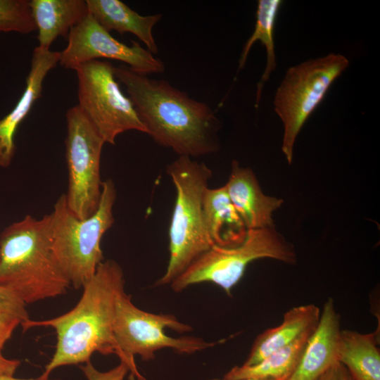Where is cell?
<instances>
[{"label": "cell", "instance_id": "cell-8", "mask_svg": "<svg viewBox=\"0 0 380 380\" xmlns=\"http://www.w3.org/2000/svg\"><path fill=\"white\" fill-rule=\"evenodd\" d=\"M348 65L344 56L330 53L292 66L286 71L277 89L274 106L284 125L281 150L289 164L301 128Z\"/></svg>", "mask_w": 380, "mask_h": 380}, {"label": "cell", "instance_id": "cell-2", "mask_svg": "<svg viewBox=\"0 0 380 380\" xmlns=\"http://www.w3.org/2000/svg\"><path fill=\"white\" fill-rule=\"evenodd\" d=\"M82 289L80 300L68 312L49 319H30L22 327L24 331L35 327L55 330L56 349L43 378L58 367L89 362L94 353L116 355L127 364L113 331L117 300L125 291L122 267L113 260H103Z\"/></svg>", "mask_w": 380, "mask_h": 380}, {"label": "cell", "instance_id": "cell-1", "mask_svg": "<svg viewBox=\"0 0 380 380\" xmlns=\"http://www.w3.org/2000/svg\"><path fill=\"white\" fill-rule=\"evenodd\" d=\"M114 72L156 143L189 158L219 150L220 121L208 104L167 81L149 78L125 65L115 67Z\"/></svg>", "mask_w": 380, "mask_h": 380}, {"label": "cell", "instance_id": "cell-4", "mask_svg": "<svg viewBox=\"0 0 380 380\" xmlns=\"http://www.w3.org/2000/svg\"><path fill=\"white\" fill-rule=\"evenodd\" d=\"M117 192L111 179L103 181L99 207L80 219L68 208L62 194L49 213V238L52 252L75 289H82L104 260L101 240L114 223Z\"/></svg>", "mask_w": 380, "mask_h": 380}, {"label": "cell", "instance_id": "cell-26", "mask_svg": "<svg viewBox=\"0 0 380 380\" xmlns=\"http://www.w3.org/2000/svg\"><path fill=\"white\" fill-rule=\"evenodd\" d=\"M317 380H353L347 369L341 363L337 362Z\"/></svg>", "mask_w": 380, "mask_h": 380}, {"label": "cell", "instance_id": "cell-12", "mask_svg": "<svg viewBox=\"0 0 380 380\" xmlns=\"http://www.w3.org/2000/svg\"><path fill=\"white\" fill-rule=\"evenodd\" d=\"M61 53L34 48L26 86L15 107L0 119V167H8L15 156V135L34 103L41 97L43 82L59 62Z\"/></svg>", "mask_w": 380, "mask_h": 380}, {"label": "cell", "instance_id": "cell-19", "mask_svg": "<svg viewBox=\"0 0 380 380\" xmlns=\"http://www.w3.org/2000/svg\"><path fill=\"white\" fill-rule=\"evenodd\" d=\"M338 362L353 380H380V353L376 334L341 330Z\"/></svg>", "mask_w": 380, "mask_h": 380}, {"label": "cell", "instance_id": "cell-29", "mask_svg": "<svg viewBox=\"0 0 380 380\" xmlns=\"http://www.w3.org/2000/svg\"><path fill=\"white\" fill-rule=\"evenodd\" d=\"M210 380H226V379H210ZM241 380H258V379H241Z\"/></svg>", "mask_w": 380, "mask_h": 380}, {"label": "cell", "instance_id": "cell-5", "mask_svg": "<svg viewBox=\"0 0 380 380\" xmlns=\"http://www.w3.org/2000/svg\"><path fill=\"white\" fill-rule=\"evenodd\" d=\"M166 172L176 190V199L169 228L170 258L166 271L155 285L170 284L213 243L205 229L203 197L212 177L203 163L179 156Z\"/></svg>", "mask_w": 380, "mask_h": 380}, {"label": "cell", "instance_id": "cell-10", "mask_svg": "<svg viewBox=\"0 0 380 380\" xmlns=\"http://www.w3.org/2000/svg\"><path fill=\"white\" fill-rule=\"evenodd\" d=\"M65 118L68 186L65 195L70 210L84 219L99 207L103 184L101 157L106 143L78 105L69 108Z\"/></svg>", "mask_w": 380, "mask_h": 380}, {"label": "cell", "instance_id": "cell-27", "mask_svg": "<svg viewBox=\"0 0 380 380\" xmlns=\"http://www.w3.org/2000/svg\"><path fill=\"white\" fill-rule=\"evenodd\" d=\"M20 364L18 360L5 357L0 351V378L14 376Z\"/></svg>", "mask_w": 380, "mask_h": 380}, {"label": "cell", "instance_id": "cell-7", "mask_svg": "<svg viewBox=\"0 0 380 380\" xmlns=\"http://www.w3.org/2000/svg\"><path fill=\"white\" fill-rule=\"evenodd\" d=\"M169 328L176 332L191 331L190 325L179 322L173 315L153 314L137 308L131 296L122 291L118 296L114 320V336L123 353L133 379L146 380L139 372L134 357L143 360L155 358V353L170 348L179 353L192 354L215 345L201 338L183 336L173 338L165 334Z\"/></svg>", "mask_w": 380, "mask_h": 380}, {"label": "cell", "instance_id": "cell-6", "mask_svg": "<svg viewBox=\"0 0 380 380\" xmlns=\"http://www.w3.org/2000/svg\"><path fill=\"white\" fill-rule=\"evenodd\" d=\"M271 258L288 264L296 261L292 247L274 227L248 229L244 240L231 247L213 246L196 259L170 285L175 292L203 282H210L231 295L253 261Z\"/></svg>", "mask_w": 380, "mask_h": 380}, {"label": "cell", "instance_id": "cell-25", "mask_svg": "<svg viewBox=\"0 0 380 380\" xmlns=\"http://www.w3.org/2000/svg\"><path fill=\"white\" fill-rule=\"evenodd\" d=\"M19 325L21 322L17 317L0 311V351Z\"/></svg>", "mask_w": 380, "mask_h": 380}, {"label": "cell", "instance_id": "cell-28", "mask_svg": "<svg viewBox=\"0 0 380 380\" xmlns=\"http://www.w3.org/2000/svg\"><path fill=\"white\" fill-rule=\"evenodd\" d=\"M0 380H62V379H51L49 378H43L41 376H39V377H37V378H30V379H19V378H15L14 376H4V377H1L0 378Z\"/></svg>", "mask_w": 380, "mask_h": 380}, {"label": "cell", "instance_id": "cell-13", "mask_svg": "<svg viewBox=\"0 0 380 380\" xmlns=\"http://www.w3.org/2000/svg\"><path fill=\"white\" fill-rule=\"evenodd\" d=\"M341 331L339 315L334 300L329 298L308 339L296 369L288 380H317L338 362Z\"/></svg>", "mask_w": 380, "mask_h": 380}, {"label": "cell", "instance_id": "cell-3", "mask_svg": "<svg viewBox=\"0 0 380 380\" xmlns=\"http://www.w3.org/2000/svg\"><path fill=\"white\" fill-rule=\"evenodd\" d=\"M0 285L26 305L66 293L71 284L49 238V215H27L0 234Z\"/></svg>", "mask_w": 380, "mask_h": 380}, {"label": "cell", "instance_id": "cell-11", "mask_svg": "<svg viewBox=\"0 0 380 380\" xmlns=\"http://www.w3.org/2000/svg\"><path fill=\"white\" fill-rule=\"evenodd\" d=\"M59 64L75 69L86 62L107 58L120 61L132 70L144 74L160 73L163 62L139 43L127 46L115 39L89 13L73 27L68 36V44L61 51Z\"/></svg>", "mask_w": 380, "mask_h": 380}, {"label": "cell", "instance_id": "cell-16", "mask_svg": "<svg viewBox=\"0 0 380 380\" xmlns=\"http://www.w3.org/2000/svg\"><path fill=\"white\" fill-rule=\"evenodd\" d=\"M89 13L108 32L120 34L132 33L152 54L158 52L153 34V27L160 20V13L141 15L119 0H86Z\"/></svg>", "mask_w": 380, "mask_h": 380}, {"label": "cell", "instance_id": "cell-15", "mask_svg": "<svg viewBox=\"0 0 380 380\" xmlns=\"http://www.w3.org/2000/svg\"><path fill=\"white\" fill-rule=\"evenodd\" d=\"M319 308L314 304L289 310L277 327L268 329L254 341L243 365H253L270 353L284 348L301 336L312 332L320 317Z\"/></svg>", "mask_w": 380, "mask_h": 380}, {"label": "cell", "instance_id": "cell-20", "mask_svg": "<svg viewBox=\"0 0 380 380\" xmlns=\"http://www.w3.org/2000/svg\"><path fill=\"white\" fill-rule=\"evenodd\" d=\"M311 334H307L290 345L270 353L253 365H242L232 367L223 379L288 380L296 369Z\"/></svg>", "mask_w": 380, "mask_h": 380}, {"label": "cell", "instance_id": "cell-17", "mask_svg": "<svg viewBox=\"0 0 380 380\" xmlns=\"http://www.w3.org/2000/svg\"><path fill=\"white\" fill-rule=\"evenodd\" d=\"M203 215L213 246L231 247L244 240L248 229L232 204L225 185L205 190Z\"/></svg>", "mask_w": 380, "mask_h": 380}, {"label": "cell", "instance_id": "cell-18", "mask_svg": "<svg viewBox=\"0 0 380 380\" xmlns=\"http://www.w3.org/2000/svg\"><path fill=\"white\" fill-rule=\"evenodd\" d=\"M30 5L38 31L37 46L44 50L58 37L68 38L70 30L89 14L84 0H32Z\"/></svg>", "mask_w": 380, "mask_h": 380}, {"label": "cell", "instance_id": "cell-9", "mask_svg": "<svg viewBox=\"0 0 380 380\" xmlns=\"http://www.w3.org/2000/svg\"><path fill=\"white\" fill-rule=\"evenodd\" d=\"M114 68L107 61L93 60L74 69L78 80V106L105 143L112 145L125 132L147 133L132 101L120 89Z\"/></svg>", "mask_w": 380, "mask_h": 380}, {"label": "cell", "instance_id": "cell-24", "mask_svg": "<svg viewBox=\"0 0 380 380\" xmlns=\"http://www.w3.org/2000/svg\"><path fill=\"white\" fill-rule=\"evenodd\" d=\"M80 369L87 380H124L129 372V367L124 362H120L118 366L105 372L98 370L91 361L80 365Z\"/></svg>", "mask_w": 380, "mask_h": 380}, {"label": "cell", "instance_id": "cell-21", "mask_svg": "<svg viewBox=\"0 0 380 380\" xmlns=\"http://www.w3.org/2000/svg\"><path fill=\"white\" fill-rule=\"evenodd\" d=\"M282 1L279 0L258 1L255 30L245 44L239 58V70L245 65L248 53L256 41L260 40L266 48L267 65L257 85L255 108L259 106L265 83L277 67L273 34L277 16Z\"/></svg>", "mask_w": 380, "mask_h": 380}, {"label": "cell", "instance_id": "cell-23", "mask_svg": "<svg viewBox=\"0 0 380 380\" xmlns=\"http://www.w3.org/2000/svg\"><path fill=\"white\" fill-rule=\"evenodd\" d=\"M26 305L13 291L0 285V311L17 317L21 327L30 320Z\"/></svg>", "mask_w": 380, "mask_h": 380}, {"label": "cell", "instance_id": "cell-14", "mask_svg": "<svg viewBox=\"0 0 380 380\" xmlns=\"http://www.w3.org/2000/svg\"><path fill=\"white\" fill-rule=\"evenodd\" d=\"M225 186L248 230L274 227L273 213L281 207L283 200L264 194L251 168L241 167L233 160Z\"/></svg>", "mask_w": 380, "mask_h": 380}, {"label": "cell", "instance_id": "cell-22", "mask_svg": "<svg viewBox=\"0 0 380 380\" xmlns=\"http://www.w3.org/2000/svg\"><path fill=\"white\" fill-rule=\"evenodd\" d=\"M36 30L30 1L0 0V32L29 34Z\"/></svg>", "mask_w": 380, "mask_h": 380}]
</instances>
